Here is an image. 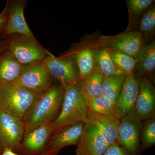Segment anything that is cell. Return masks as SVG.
I'll use <instances>...</instances> for the list:
<instances>
[{"instance_id": "15", "label": "cell", "mask_w": 155, "mask_h": 155, "mask_svg": "<svg viewBox=\"0 0 155 155\" xmlns=\"http://www.w3.org/2000/svg\"><path fill=\"white\" fill-rule=\"evenodd\" d=\"M85 125L84 122H78L57 130L51 136L45 150H55L61 151L62 148L68 146H77Z\"/></svg>"}, {"instance_id": "11", "label": "cell", "mask_w": 155, "mask_h": 155, "mask_svg": "<svg viewBox=\"0 0 155 155\" xmlns=\"http://www.w3.org/2000/svg\"><path fill=\"white\" fill-rule=\"evenodd\" d=\"M54 132L52 122L34 128L24 135L20 153L37 155L43 152Z\"/></svg>"}, {"instance_id": "24", "label": "cell", "mask_w": 155, "mask_h": 155, "mask_svg": "<svg viewBox=\"0 0 155 155\" xmlns=\"http://www.w3.org/2000/svg\"><path fill=\"white\" fill-rule=\"evenodd\" d=\"M104 75L96 68L94 71L82 82L84 94L87 102L94 98L101 95Z\"/></svg>"}, {"instance_id": "20", "label": "cell", "mask_w": 155, "mask_h": 155, "mask_svg": "<svg viewBox=\"0 0 155 155\" xmlns=\"http://www.w3.org/2000/svg\"><path fill=\"white\" fill-rule=\"evenodd\" d=\"M129 22L125 32L136 30L139 23L148 9L153 5L154 0H127Z\"/></svg>"}, {"instance_id": "18", "label": "cell", "mask_w": 155, "mask_h": 155, "mask_svg": "<svg viewBox=\"0 0 155 155\" xmlns=\"http://www.w3.org/2000/svg\"><path fill=\"white\" fill-rule=\"evenodd\" d=\"M94 48L92 46H83L77 48L68 54L75 61L78 69L79 80L81 81L84 80L96 69Z\"/></svg>"}, {"instance_id": "9", "label": "cell", "mask_w": 155, "mask_h": 155, "mask_svg": "<svg viewBox=\"0 0 155 155\" xmlns=\"http://www.w3.org/2000/svg\"><path fill=\"white\" fill-rule=\"evenodd\" d=\"M13 85L21 87L38 94L53 86V78L41 62L24 67Z\"/></svg>"}, {"instance_id": "27", "label": "cell", "mask_w": 155, "mask_h": 155, "mask_svg": "<svg viewBox=\"0 0 155 155\" xmlns=\"http://www.w3.org/2000/svg\"><path fill=\"white\" fill-rule=\"evenodd\" d=\"M141 151L151 147L155 144V118L145 120L142 124L140 136Z\"/></svg>"}, {"instance_id": "19", "label": "cell", "mask_w": 155, "mask_h": 155, "mask_svg": "<svg viewBox=\"0 0 155 155\" xmlns=\"http://www.w3.org/2000/svg\"><path fill=\"white\" fill-rule=\"evenodd\" d=\"M23 68L9 51L5 53L0 58V88L14 84Z\"/></svg>"}, {"instance_id": "13", "label": "cell", "mask_w": 155, "mask_h": 155, "mask_svg": "<svg viewBox=\"0 0 155 155\" xmlns=\"http://www.w3.org/2000/svg\"><path fill=\"white\" fill-rule=\"evenodd\" d=\"M139 81L134 112L141 120L155 117V89L151 81L143 78Z\"/></svg>"}, {"instance_id": "21", "label": "cell", "mask_w": 155, "mask_h": 155, "mask_svg": "<svg viewBox=\"0 0 155 155\" xmlns=\"http://www.w3.org/2000/svg\"><path fill=\"white\" fill-rule=\"evenodd\" d=\"M94 61L96 68L104 76L125 75L116 66L109 51L106 49L95 47Z\"/></svg>"}, {"instance_id": "25", "label": "cell", "mask_w": 155, "mask_h": 155, "mask_svg": "<svg viewBox=\"0 0 155 155\" xmlns=\"http://www.w3.org/2000/svg\"><path fill=\"white\" fill-rule=\"evenodd\" d=\"M108 50L116 66L125 75L134 74L137 63L135 58L124 53Z\"/></svg>"}, {"instance_id": "8", "label": "cell", "mask_w": 155, "mask_h": 155, "mask_svg": "<svg viewBox=\"0 0 155 155\" xmlns=\"http://www.w3.org/2000/svg\"><path fill=\"white\" fill-rule=\"evenodd\" d=\"M42 63L51 77L59 81L62 86L79 81L76 64L68 54L58 58L50 53Z\"/></svg>"}, {"instance_id": "1", "label": "cell", "mask_w": 155, "mask_h": 155, "mask_svg": "<svg viewBox=\"0 0 155 155\" xmlns=\"http://www.w3.org/2000/svg\"><path fill=\"white\" fill-rule=\"evenodd\" d=\"M64 97L61 85H53L37 94L23 119L24 135L35 127L54 122L61 110Z\"/></svg>"}, {"instance_id": "29", "label": "cell", "mask_w": 155, "mask_h": 155, "mask_svg": "<svg viewBox=\"0 0 155 155\" xmlns=\"http://www.w3.org/2000/svg\"><path fill=\"white\" fill-rule=\"evenodd\" d=\"M60 151L55 150H49L45 151L37 155H58ZM1 155H25L19 154L14 151L8 148H4Z\"/></svg>"}, {"instance_id": "2", "label": "cell", "mask_w": 155, "mask_h": 155, "mask_svg": "<svg viewBox=\"0 0 155 155\" xmlns=\"http://www.w3.org/2000/svg\"><path fill=\"white\" fill-rule=\"evenodd\" d=\"M63 87L64 100L60 114L52 122L54 133L68 125L87 122L88 102L84 94L81 81Z\"/></svg>"}, {"instance_id": "3", "label": "cell", "mask_w": 155, "mask_h": 155, "mask_svg": "<svg viewBox=\"0 0 155 155\" xmlns=\"http://www.w3.org/2000/svg\"><path fill=\"white\" fill-rule=\"evenodd\" d=\"M37 94L16 85H8L0 88V110L23 118Z\"/></svg>"}, {"instance_id": "7", "label": "cell", "mask_w": 155, "mask_h": 155, "mask_svg": "<svg viewBox=\"0 0 155 155\" xmlns=\"http://www.w3.org/2000/svg\"><path fill=\"white\" fill-rule=\"evenodd\" d=\"M25 134L23 121L16 116L0 110V143L4 148L20 152Z\"/></svg>"}, {"instance_id": "10", "label": "cell", "mask_w": 155, "mask_h": 155, "mask_svg": "<svg viewBox=\"0 0 155 155\" xmlns=\"http://www.w3.org/2000/svg\"><path fill=\"white\" fill-rule=\"evenodd\" d=\"M108 146L96 126L87 122L77 145L76 155H103Z\"/></svg>"}, {"instance_id": "28", "label": "cell", "mask_w": 155, "mask_h": 155, "mask_svg": "<svg viewBox=\"0 0 155 155\" xmlns=\"http://www.w3.org/2000/svg\"><path fill=\"white\" fill-rule=\"evenodd\" d=\"M103 155H131L118 142L109 145Z\"/></svg>"}, {"instance_id": "12", "label": "cell", "mask_w": 155, "mask_h": 155, "mask_svg": "<svg viewBox=\"0 0 155 155\" xmlns=\"http://www.w3.org/2000/svg\"><path fill=\"white\" fill-rule=\"evenodd\" d=\"M139 81L135 74L126 75L122 90L115 103L116 116L120 119L134 111Z\"/></svg>"}, {"instance_id": "14", "label": "cell", "mask_w": 155, "mask_h": 155, "mask_svg": "<svg viewBox=\"0 0 155 155\" xmlns=\"http://www.w3.org/2000/svg\"><path fill=\"white\" fill-rule=\"evenodd\" d=\"M25 2L23 1H14L9 8L5 27L7 35H21L35 38L24 15Z\"/></svg>"}, {"instance_id": "17", "label": "cell", "mask_w": 155, "mask_h": 155, "mask_svg": "<svg viewBox=\"0 0 155 155\" xmlns=\"http://www.w3.org/2000/svg\"><path fill=\"white\" fill-rule=\"evenodd\" d=\"M135 74L138 80L146 78L150 81L154 78L155 69V42L145 45L136 59Z\"/></svg>"}, {"instance_id": "30", "label": "cell", "mask_w": 155, "mask_h": 155, "mask_svg": "<svg viewBox=\"0 0 155 155\" xmlns=\"http://www.w3.org/2000/svg\"><path fill=\"white\" fill-rule=\"evenodd\" d=\"M6 11L5 10L4 14H2L0 15V29L2 28L4 24L7 22V17L6 16Z\"/></svg>"}, {"instance_id": "16", "label": "cell", "mask_w": 155, "mask_h": 155, "mask_svg": "<svg viewBox=\"0 0 155 155\" xmlns=\"http://www.w3.org/2000/svg\"><path fill=\"white\" fill-rule=\"evenodd\" d=\"M120 119L114 116H107L88 111L87 122H91L97 127L108 145L118 142V130Z\"/></svg>"}, {"instance_id": "26", "label": "cell", "mask_w": 155, "mask_h": 155, "mask_svg": "<svg viewBox=\"0 0 155 155\" xmlns=\"http://www.w3.org/2000/svg\"><path fill=\"white\" fill-rule=\"evenodd\" d=\"M87 105L89 110L92 112L101 115L116 116L115 104L102 95L90 100Z\"/></svg>"}, {"instance_id": "6", "label": "cell", "mask_w": 155, "mask_h": 155, "mask_svg": "<svg viewBox=\"0 0 155 155\" xmlns=\"http://www.w3.org/2000/svg\"><path fill=\"white\" fill-rule=\"evenodd\" d=\"M142 123L134 111L120 119L117 142L131 155H140V136Z\"/></svg>"}, {"instance_id": "4", "label": "cell", "mask_w": 155, "mask_h": 155, "mask_svg": "<svg viewBox=\"0 0 155 155\" xmlns=\"http://www.w3.org/2000/svg\"><path fill=\"white\" fill-rule=\"evenodd\" d=\"M9 44V51L23 67L40 63L50 54L38 43L36 38L13 35Z\"/></svg>"}, {"instance_id": "23", "label": "cell", "mask_w": 155, "mask_h": 155, "mask_svg": "<svg viewBox=\"0 0 155 155\" xmlns=\"http://www.w3.org/2000/svg\"><path fill=\"white\" fill-rule=\"evenodd\" d=\"M125 75L104 76L101 95L110 100L115 104L122 90Z\"/></svg>"}, {"instance_id": "22", "label": "cell", "mask_w": 155, "mask_h": 155, "mask_svg": "<svg viewBox=\"0 0 155 155\" xmlns=\"http://www.w3.org/2000/svg\"><path fill=\"white\" fill-rule=\"evenodd\" d=\"M136 31L141 34L145 45H149L155 41V6L150 7L140 19Z\"/></svg>"}, {"instance_id": "5", "label": "cell", "mask_w": 155, "mask_h": 155, "mask_svg": "<svg viewBox=\"0 0 155 155\" xmlns=\"http://www.w3.org/2000/svg\"><path fill=\"white\" fill-rule=\"evenodd\" d=\"M145 45L142 35L137 31L122 32L114 35H102L97 46L109 50L124 53L136 60Z\"/></svg>"}]
</instances>
